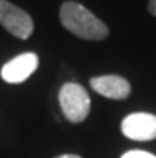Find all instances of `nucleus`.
I'll return each mask as SVG.
<instances>
[{
  "label": "nucleus",
  "instance_id": "1",
  "mask_svg": "<svg viewBox=\"0 0 156 158\" xmlns=\"http://www.w3.org/2000/svg\"><path fill=\"white\" fill-rule=\"evenodd\" d=\"M59 18L62 26L80 39L100 42L105 40L110 34L107 24L78 2H72V0L64 2L59 11Z\"/></svg>",
  "mask_w": 156,
  "mask_h": 158
},
{
  "label": "nucleus",
  "instance_id": "2",
  "mask_svg": "<svg viewBox=\"0 0 156 158\" xmlns=\"http://www.w3.org/2000/svg\"><path fill=\"white\" fill-rule=\"evenodd\" d=\"M59 106L69 122L81 123L86 120L91 110V99L88 91L81 85L67 81L59 89Z\"/></svg>",
  "mask_w": 156,
  "mask_h": 158
},
{
  "label": "nucleus",
  "instance_id": "3",
  "mask_svg": "<svg viewBox=\"0 0 156 158\" xmlns=\"http://www.w3.org/2000/svg\"><path fill=\"white\" fill-rule=\"evenodd\" d=\"M0 24L21 40L29 39L34 34V21L30 15L8 0H0Z\"/></svg>",
  "mask_w": 156,
  "mask_h": 158
},
{
  "label": "nucleus",
  "instance_id": "4",
  "mask_svg": "<svg viewBox=\"0 0 156 158\" xmlns=\"http://www.w3.org/2000/svg\"><path fill=\"white\" fill-rule=\"evenodd\" d=\"M121 133L131 141H153L156 139V115L146 112L126 115L121 122Z\"/></svg>",
  "mask_w": 156,
  "mask_h": 158
},
{
  "label": "nucleus",
  "instance_id": "5",
  "mask_svg": "<svg viewBox=\"0 0 156 158\" xmlns=\"http://www.w3.org/2000/svg\"><path fill=\"white\" fill-rule=\"evenodd\" d=\"M37 67H38V56L35 53L27 51V53L18 54L16 58L3 64L0 75H2L3 81L18 85V83H22L29 78L37 70Z\"/></svg>",
  "mask_w": 156,
  "mask_h": 158
},
{
  "label": "nucleus",
  "instance_id": "6",
  "mask_svg": "<svg viewBox=\"0 0 156 158\" xmlns=\"http://www.w3.org/2000/svg\"><path fill=\"white\" fill-rule=\"evenodd\" d=\"M96 93L108 99H126L131 94V83L120 75H99L89 80Z\"/></svg>",
  "mask_w": 156,
  "mask_h": 158
},
{
  "label": "nucleus",
  "instance_id": "7",
  "mask_svg": "<svg viewBox=\"0 0 156 158\" xmlns=\"http://www.w3.org/2000/svg\"><path fill=\"white\" fill-rule=\"evenodd\" d=\"M121 158H156V155L145 150H129L121 155Z\"/></svg>",
  "mask_w": 156,
  "mask_h": 158
},
{
  "label": "nucleus",
  "instance_id": "8",
  "mask_svg": "<svg viewBox=\"0 0 156 158\" xmlns=\"http://www.w3.org/2000/svg\"><path fill=\"white\" fill-rule=\"evenodd\" d=\"M148 11L156 16V0H150V3H148Z\"/></svg>",
  "mask_w": 156,
  "mask_h": 158
},
{
  "label": "nucleus",
  "instance_id": "9",
  "mask_svg": "<svg viewBox=\"0 0 156 158\" xmlns=\"http://www.w3.org/2000/svg\"><path fill=\"white\" fill-rule=\"evenodd\" d=\"M56 158H81L80 155H75V153H64V155H59Z\"/></svg>",
  "mask_w": 156,
  "mask_h": 158
}]
</instances>
